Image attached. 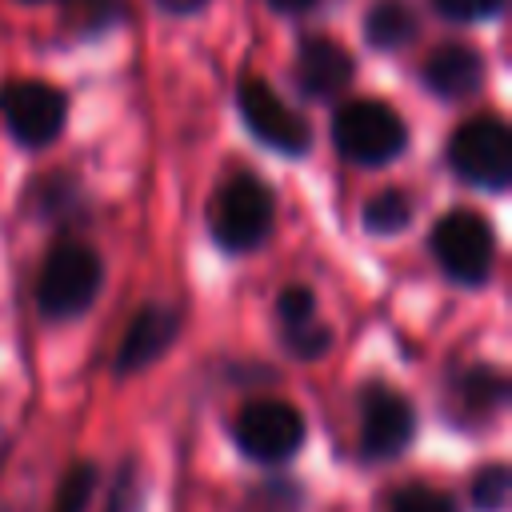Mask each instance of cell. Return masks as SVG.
<instances>
[{"mask_svg":"<svg viewBox=\"0 0 512 512\" xmlns=\"http://www.w3.org/2000/svg\"><path fill=\"white\" fill-rule=\"evenodd\" d=\"M104 288V256L84 240V236H60L40 268H36V284H32V300L36 312L52 324L60 320H80Z\"/></svg>","mask_w":512,"mask_h":512,"instance_id":"1","label":"cell"},{"mask_svg":"<svg viewBox=\"0 0 512 512\" xmlns=\"http://www.w3.org/2000/svg\"><path fill=\"white\" fill-rule=\"evenodd\" d=\"M276 228V192L264 176L236 168L208 200V236L224 256L256 252Z\"/></svg>","mask_w":512,"mask_h":512,"instance_id":"2","label":"cell"},{"mask_svg":"<svg viewBox=\"0 0 512 512\" xmlns=\"http://www.w3.org/2000/svg\"><path fill=\"white\" fill-rule=\"evenodd\" d=\"M328 136L336 156L356 168H388L408 152V140H412L400 108L380 96H352L336 104Z\"/></svg>","mask_w":512,"mask_h":512,"instance_id":"3","label":"cell"},{"mask_svg":"<svg viewBox=\"0 0 512 512\" xmlns=\"http://www.w3.org/2000/svg\"><path fill=\"white\" fill-rule=\"evenodd\" d=\"M428 252L456 288H484L496 272V228L476 208H448L428 228Z\"/></svg>","mask_w":512,"mask_h":512,"instance_id":"4","label":"cell"},{"mask_svg":"<svg viewBox=\"0 0 512 512\" xmlns=\"http://www.w3.org/2000/svg\"><path fill=\"white\" fill-rule=\"evenodd\" d=\"M444 164L448 172L480 192H508L512 188V128L496 112L468 116L452 128L444 144Z\"/></svg>","mask_w":512,"mask_h":512,"instance_id":"5","label":"cell"},{"mask_svg":"<svg viewBox=\"0 0 512 512\" xmlns=\"http://www.w3.org/2000/svg\"><path fill=\"white\" fill-rule=\"evenodd\" d=\"M228 436L244 460L276 468V464H288L300 456V448L308 440V420L284 396H252L236 408Z\"/></svg>","mask_w":512,"mask_h":512,"instance_id":"6","label":"cell"},{"mask_svg":"<svg viewBox=\"0 0 512 512\" xmlns=\"http://www.w3.org/2000/svg\"><path fill=\"white\" fill-rule=\"evenodd\" d=\"M236 116L244 124V132L276 152V156H288V160H304L312 152V124L304 112H296L276 88L268 76L260 72H240L236 80Z\"/></svg>","mask_w":512,"mask_h":512,"instance_id":"7","label":"cell"},{"mask_svg":"<svg viewBox=\"0 0 512 512\" xmlns=\"http://www.w3.org/2000/svg\"><path fill=\"white\" fill-rule=\"evenodd\" d=\"M420 432L416 404L388 380H364L356 388V456L364 464L396 460Z\"/></svg>","mask_w":512,"mask_h":512,"instance_id":"8","label":"cell"},{"mask_svg":"<svg viewBox=\"0 0 512 512\" xmlns=\"http://www.w3.org/2000/svg\"><path fill=\"white\" fill-rule=\"evenodd\" d=\"M72 100L60 84L40 76H12L0 84V128L28 152L52 148L68 128Z\"/></svg>","mask_w":512,"mask_h":512,"instance_id":"9","label":"cell"},{"mask_svg":"<svg viewBox=\"0 0 512 512\" xmlns=\"http://www.w3.org/2000/svg\"><path fill=\"white\" fill-rule=\"evenodd\" d=\"M512 396V380L500 364H488V360H476V364H460L444 376V388H440V408H444V420L452 428H464V432H476V428H488L504 404Z\"/></svg>","mask_w":512,"mask_h":512,"instance_id":"10","label":"cell"},{"mask_svg":"<svg viewBox=\"0 0 512 512\" xmlns=\"http://www.w3.org/2000/svg\"><path fill=\"white\" fill-rule=\"evenodd\" d=\"M180 332H184V308L164 304V300H144L128 316V324H124V332L116 340L112 376L116 380H128V376L148 372L152 364H160L172 352V344L180 340Z\"/></svg>","mask_w":512,"mask_h":512,"instance_id":"11","label":"cell"},{"mask_svg":"<svg viewBox=\"0 0 512 512\" xmlns=\"http://www.w3.org/2000/svg\"><path fill=\"white\" fill-rule=\"evenodd\" d=\"M272 316H276V344L288 360H300V364H312V360H324L336 344V332L332 324L320 316V304H316V292L308 284H284L276 292V304H272Z\"/></svg>","mask_w":512,"mask_h":512,"instance_id":"12","label":"cell"},{"mask_svg":"<svg viewBox=\"0 0 512 512\" xmlns=\"http://www.w3.org/2000/svg\"><path fill=\"white\" fill-rule=\"evenodd\" d=\"M360 64L344 48V40L328 32H308L296 40L292 52V84L304 100H336L352 88Z\"/></svg>","mask_w":512,"mask_h":512,"instance_id":"13","label":"cell"},{"mask_svg":"<svg viewBox=\"0 0 512 512\" xmlns=\"http://www.w3.org/2000/svg\"><path fill=\"white\" fill-rule=\"evenodd\" d=\"M488 80V60L468 40H444L420 60V88L444 104L472 100Z\"/></svg>","mask_w":512,"mask_h":512,"instance_id":"14","label":"cell"},{"mask_svg":"<svg viewBox=\"0 0 512 512\" xmlns=\"http://www.w3.org/2000/svg\"><path fill=\"white\" fill-rule=\"evenodd\" d=\"M20 208L24 216H32L36 224H52V228H80L92 212L88 188L72 168H48L36 172L24 192H20Z\"/></svg>","mask_w":512,"mask_h":512,"instance_id":"15","label":"cell"},{"mask_svg":"<svg viewBox=\"0 0 512 512\" xmlns=\"http://www.w3.org/2000/svg\"><path fill=\"white\" fill-rule=\"evenodd\" d=\"M364 44L376 52H400L420 36V16L408 0H372L360 20Z\"/></svg>","mask_w":512,"mask_h":512,"instance_id":"16","label":"cell"},{"mask_svg":"<svg viewBox=\"0 0 512 512\" xmlns=\"http://www.w3.org/2000/svg\"><path fill=\"white\" fill-rule=\"evenodd\" d=\"M412 216H416V200L396 184L372 192L360 204V228L368 236H400V232L412 228Z\"/></svg>","mask_w":512,"mask_h":512,"instance_id":"17","label":"cell"},{"mask_svg":"<svg viewBox=\"0 0 512 512\" xmlns=\"http://www.w3.org/2000/svg\"><path fill=\"white\" fill-rule=\"evenodd\" d=\"M68 40H96L124 24V0H56Z\"/></svg>","mask_w":512,"mask_h":512,"instance_id":"18","label":"cell"},{"mask_svg":"<svg viewBox=\"0 0 512 512\" xmlns=\"http://www.w3.org/2000/svg\"><path fill=\"white\" fill-rule=\"evenodd\" d=\"M96 488H100V464L96 460H72L60 472V484H56L48 512H88Z\"/></svg>","mask_w":512,"mask_h":512,"instance_id":"19","label":"cell"},{"mask_svg":"<svg viewBox=\"0 0 512 512\" xmlns=\"http://www.w3.org/2000/svg\"><path fill=\"white\" fill-rule=\"evenodd\" d=\"M304 484L292 476H268L256 488H248L240 512H304Z\"/></svg>","mask_w":512,"mask_h":512,"instance_id":"20","label":"cell"},{"mask_svg":"<svg viewBox=\"0 0 512 512\" xmlns=\"http://www.w3.org/2000/svg\"><path fill=\"white\" fill-rule=\"evenodd\" d=\"M468 496H472V512H504L508 508V496H512V468L504 460L480 464L472 472Z\"/></svg>","mask_w":512,"mask_h":512,"instance_id":"21","label":"cell"},{"mask_svg":"<svg viewBox=\"0 0 512 512\" xmlns=\"http://www.w3.org/2000/svg\"><path fill=\"white\" fill-rule=\"evenodd\" d=\"M144 504H148V484H144L140 460H136V456H124V460L116 464L112 484H108L104 512H144Z\"/></svg>","mask_w":512,"mask_h":512,"instance_id":"22","label":"cell"},{"mask_svg":"<svg viewBox=\"0 0 512 512\" xmlns=\"http://www.w3.org/2000/svg\"><path fill=\"white\" fill-rule=\"evenodd\" d=\"M384 512H464L460 500L448 492V488H436V484H400L388 492V504Z\"/></svg>","mask_w":512,"mask_h":512,"instance_id":"23","label":"cell"},{"mask_svg":"<svg viewBox=\"0 0 512 512\" xmlns=\"http://www.w3.org/2000/svg\"><path fill=\"white\" fill-rule=\"evenodd\" d=\"M508 0H432V12L448 24H488L504 12Z\"/></svg>","mask_w":512,"mask_h":512,"instance_id":"24","label":"cell"},{"mask_svg":"<svg viewBox=\"0 0 512 512\" xmlns=\"http://www.w3.org/2000/svg\"><path fill=\"white\" fill-rule=\"evenodd\" d=\"M160 12H168V16H196V12H204L212 0H152Z\"/></svg>","mask_w":512,"mask_h":512,"instance_id":"25","label":"cell"},{"mask_svg":"<svg viewBox=\"0 0 512 512\" xmlns=\"http://www.w3.org/2000/svg\"><path fill=\"white\" fill-rule=\"evenodd\" d=\"M276 16H304V12H312L320 0H264Z\"/></svg>","mask_w":512,"mask_h":512,"instance_id":"26","label":"cell"},{"mask_svg":"<svg viewBox=\"0 0 512 512\" xmlns=\"http://www.w3.org/2000/svg\"><path fill=\"white\" fill-rule=\"evenodd\" d=\"M16 4H56V0H16Z\"/></svg>","mask_w":512,"mask_h":512,"instance_id":"27","label":"cell"}]
</instances>
